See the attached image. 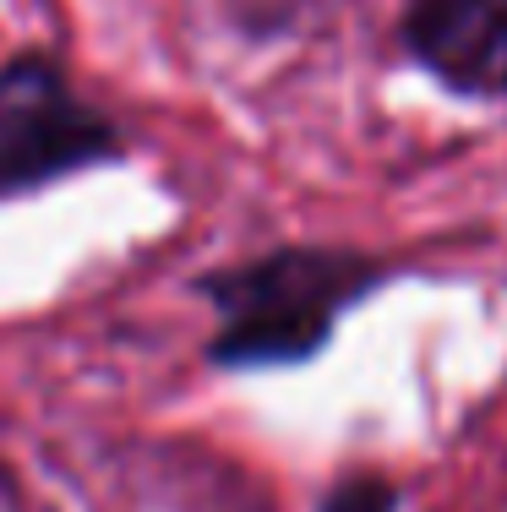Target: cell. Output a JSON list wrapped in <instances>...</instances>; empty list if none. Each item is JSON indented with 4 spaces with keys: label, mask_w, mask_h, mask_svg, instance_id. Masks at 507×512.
<instances>
[{
    "label": "cell",
    "mask_w": 507,
    "mask_h": 512,
    "mask_svg": "<svg viewBox=\"0 0 507 512\" xmlns=\"http://www.w3.org/2000/svg\"><path fill=\"white\" fill-rule=\"evenodd\" d=\"M377 284V267L349 251H273L208 284L219 306V365H295L328 344L333 322Z\"/></svg>",
    "instance_id": "6da1fadb"
},
{
    "label": "cell",
    "mask_w": 507,
    "mask_h": 512,
    "mask_svg": "<svg viewBox=\"0 0 507 512\" xmlns=\"http://www.w3.org/2000/svg\"><path fill=\"white\" fill-rule=\"evenodd\" d=\"M322 512H393V485L388 480H344Z\"/></svg>",
    "instance_id": "277c9868"
},
{
    "label": "cell",
    "mask_w": 507,
    "mask_h": 512,
    "mask_svg": "<svg viewBox=\"0 0 507 512\" xmlns=\"http://www.w3.org/2000/svg\"><path fill=\"white\" fill-rule=\"evenodd\" d=\"M110 153V120L66 88L55 60L22 55L0 71V191L44 186Z\"/></svg>",
    "instance_id": "7a4b0ae2"
},
{
    "label": "cell",
    "mask_w": 507,
    "mask_h": 512,
    "mask_svg": "<svg viewBox=\"0 0 507 512\" xmlns=\"http://www.w3.org/2000/svg\"><path fill=\"white\" fill-rule=\"evenodd\" d=\"M404 39L448 88L507 93V0H415Z\"/></svg>",
    "instance_id": "3957f363"
}]
</instances>
